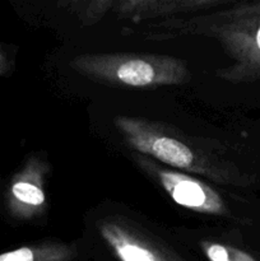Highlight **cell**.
I'll list each match as a JSON object with an SVG mask.
<instances>
[{"label":"cell","mask_w":260,"mask_h":261,"mask_svg":"<svg viewBox=\"0 0 260 261\" xmlns=\"http://www.w3.org/2000/svg\"><path fill=\"white\" fill-rule=\"evenodd\" d=\"M117 78L129 86H147L154 79V69L143 60H130L117 69Z\"/></svg>","instance_id":"3957f363"},{"label":"cell","mask_w":260,"mask_h":261,"mask_svg":"<svg viewBox=\"0 0 260 261\" xmlns=\"http://www.w3.org/2000/svg\"><path fill=\"white\" fill-rule=\"evenodd\" d=\"M206 256L211 261H254L245 254L231 251L221 245H209L206 247Z\"/></svg>","instance_id":"8992f818"},{"label":"cell","mask_w":260,"mask_h":261,"mask_svg":"<svg viewBox=\"0 0 260 261\" xmlns=\"http://www.w3.org/2000/svg\"><path fill=\"white\" fill-rule=\"evenodd\" d=\"M111 242L121 261H160L149 250L133 242L124 240H111Z\"/></svg>","instance_id":"277c9868"},{"label":"cell","mask_w":260,"mask_h":261,"mask_svg":"<svg viewBox=\"0 0 260 261\" xmlns=\"http://www.w3.org/2000/svg\"><path fill=\"white\" fill-rule=\"evenodd\" d=\"M256 42H257V46H259V48H260V28H259V31H257V35H256Z\"/></svg>","instance_id":"ba28073f"},{"label":"cell","mask_w":260,"mask_h":261,"mask_svg":"<svg viewBox=\"0 0 260 261\" xmlns=\"http://www.w3.org/2000/svg\"><path fill=\"white\" fill-rule=\"evenodd\" d=\"M13 194L18 200L31 205H41L45 201L42 190L30 182H17L13 186Z\"/></svg>","instance_id":"5b68a950"},{"label":"cell","mask_w":260,"mask_h":261,"mask_svg":"<svg viewBox=\"0 0 260 261\" xmlns=\"http://www.w3.org/2000/svg\"><path fill=\"white\" fill-rule=\"evenodd\" d=\"M161 180L173 200L185 208L200 212H217L218 198L195 180L173 172H161Z\"/></svg>","instance_id":"6da1fadb"},{"label":"cell","mask_w":260,"mask_h":261,"mask_svg":"<svg viewBox=\"0 0 260 261\" xmlns=\"http://www.w3.org/2000/svg\"><path fill=\"white\" fill-rule=\"evenodd\" d=\"M150 153L162 162L175 167H189L193 162V153L186 145L172 138H158L152 143Z\"/></svg>","instance_id":"7a4b0ae2"},{"label":"cell","mask_w":260,"mask_h":261,"mask_svg":"<svg viewBox=\"0 0 260 261\" xmlns=\"http://www.w3.org/2000/svg\"><path fill=\"white\" fill-rule=\"evenodd\" d=\"M0 261H35V255L32 250L23 247V249L0 255Z\"/></svg>","instance_id":"52a82bcc"}]
</instances>
